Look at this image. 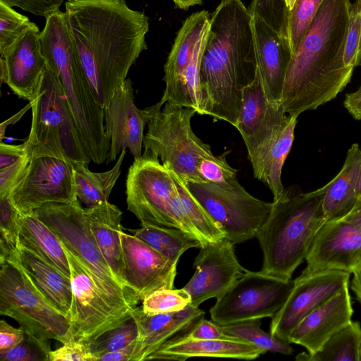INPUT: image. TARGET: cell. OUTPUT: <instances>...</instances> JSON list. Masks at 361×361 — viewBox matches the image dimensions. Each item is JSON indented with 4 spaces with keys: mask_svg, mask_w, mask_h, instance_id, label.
Segmentation results:
<instances>
[{
    "mask_svg": "<svg viewBox=\"0 0 361 361\" xmlns=\"http://www.w3.org/2000/svg\"><path fill=\"white\" fill-rule=\"evenodd\" d=\"M64 12L90 85L104 108L147 49L149 18L125 0H68Z\"/></svg>",
    "mask_w": 361,
    "mask_h": 361,
    "instance_id": "6da1fadb",
    "label": "cell"
},
{
    "mask_svg": "<svg viewBox=\"0 0 361 361\" xmlns=\"http://www.w3.org/2000/svg\"><path fill=\"white\" fill-rule=\"evenodd\" d=\"M258 72L252 16L242 0H222L212 13L199 82L201 115L236 127L243 91Z\"/></svg>",
    "mask_w": 361,
    "mask_h": 361,
    "instance_id": "7a4b0ae2",
    "label": "cell"
},
{
    "mask_svg": "<svg viewBox=\"0 0 361 361\" xmlns=\"http://www.w3.org/2000/svg\"><path fill=\"white\" fill-rule=\"evenodd\" d=\"M350 0H324L287 69L281 104L298 117L334 99L350 82L344 47Z\"/></svg>",
    "mask_w": 361,
    "mask_h": 361,
    "instance_id": "3957f363",
    "label": "cell"
},
{
    "mask_svg": "<svg viewBox=\"0 0 361 361\" xmlns=\"http://www.w3.org/2000/svg\"><path fill=\"white\" fill-rule=\"evenodd\" d=\"M40 42L47 66L57 76L91 161L104 162L111 139L106 134L104 108L97 102L83 69L65 12L46 18Z\"/></svg>",
    "mask_w": 361,
    "mask_h": 361,
    "instance_id": "277c9868",
    "label": "cell"
},
{
    "mask_svg": "<svg viewBox=\"0 0 361 361\" xmlns=\"http://www.w3.org/2000/svg\"><path fill=\"white\" fill-rule=\"evenodd\" d=\"M323 197L321 188L302 192L291 187L271 202L268 217L256 235L263 252L262 272L291 279L326 221Z\"/></svg>",
    "mask_w": 361,
    "mask_h": 361,
    "instance_id": "5b68a950",
    "label": "cell"
},
{
    "mask_svg": "<svg viewBox=\"0 0 361 361\" xmlns=\"http://www.w3.org/2000/svg\"><path fill=\"white\" fill-rule=\"evenodd\" d=\"M32 214L44 221L80 261L109 302L121 312L131 313L138 300L115 278L93 237L79 200L47 203Z\"/></svg>",
    "mask_w": 361,
    "mask_h": 361,
    "instance_id": "8992f818",
    "label": "cell"
},
{
    "mask_svg": "<svg viewBox=\"0 0 361 361\" xmlns=\"http://www.w3.org/2000/svg\"><path fill=\"white\" fill-rule=\"evenodd\" d=\"M160 101L149 106L150 117L144 135L145 151L160 157L162 164L185 183H205L198 172L200 161L214 157L209 145L192 131L190 107Z\"/></svg>",
    "mask_w": 361,
    "mask_h": 361,
    "instance_id": "52a82bcc",
    "label": "cell"
},
{
    "mask_svg": "<svg viewBox=\"0 0 361 361\" xmlns=\"http://www.w3.org/2000/svg\"><path fill=\"white\" fill-rule=\"evenodd\" d=\"M126 187L128 209L141 225L180 229L201 243L184 212L175 180L159 157L145 151L140 157L134 159Z\"/></svg>",
    "mask_w": 361,
    "mask_h": 361,
    "instance_id": "ba28073f",
    "label": "cell"
},
{
    "mask_svg": "<svg viewBox=\"0 0 361 361\" xmlns=\"http://www.w3.org/2000/svg\"><path fill=\"white\" fill-rule=\"evenodd\" d=\"M32 104L27 142L34 154L90 163L66 95L56 74L47 66L39 94Z\"/></svg>",
    "mask_w": 361,
    "mask_h": 361,
    "instance_id": "9c48e42d",
    "label": "cell"
},
{
    "mask_svg": "<svg viewBox=\"0 0 361 361\" xmlns=\"http://www.w3.org/2000/svg\"><path fill=\"white\" fill-rule=\"evenodd\" d=\"M0 267V314L39 339L62 343L71 340L70 318L42 297L17 264L6 260Z\"/></svg>",
    "mask_w": 361,
    "mask_h": 361,
    "instance_id": "30bf717a",
    "label": "cell"
},
{
    "mask_svg": "<svg viewBox=\"0 0 361 361\" xmlns=\"http://www.w3.org/2000/svg\"><path fill=\"white\" fill-rule=\"evenodd\" d=\"M185 183L233 244L256 237L271 209L272 203L253 197L237 179L227 186L209 182Z\"/></svg>",
    "mask_w": 361,
    "mask_h": 361,
    "instance_id": "8fae6325",
    "label": "cell"
},
{
    "mask_svg": "<svg viewBox=\"0 0 361 361\" xmlns=\"http://www.w3.org/2000/svg\"><path fill=\"white\" fill-rule=\"evenodd\" d=\"M294 281L247 270L210 309L220 326L272 317L288 299Z\"/></svg>",
    "mask_w": 361,
    "mask_h": 361,
    "instance_id": "7c38bea8",
    "label": "cell"
},
{
    "mask_svg": "<svg viewBox=\"0 0 361 361\" xmlns=\"http://www.w3.org/2000/svg\"><path fill=\"white\" fill-rule=\"evenodd\" d=\"M71 269V340L87 343L132 318L114 307L97 287L87 269L66 247Z\"/></svg>",
    "mask_w": 361,
    "mask_h": 361,
    "instance_id": "4fadbf2b",
    "label": "cell"
},
{
    "mask_svg": "<svg viewBox=\"0 0 361 361\" xmlns=\"http://www.w3.org/2000/svg\"><path fill=\"white\" fill-rule=\"evenodd\" d=\"M22 214L47 203H68L78 199L73 163L62 158L34 154L23 178L10 192Z\"/></svg>",
    "mask_w": 361,
    "mask_h": 361,
    "instance_id": "5bb4252c",
    "label": "cell"
},
{
    "mask_svg": "<svg viewBox=\"0 0 361 361\" xmlns=\"http://www.w3.org/2000/svg\"><path fill=\"white\" fill-rule=\"evenodd\" d=\"M350 274L336 270L311 273L302 271L293 280L286 302L271 317L270 334L287 341L290 333L304 317L349 283Z\"/></svg>",
    "mask_w": 361,
    "mask_h": 361,
    "instance_id": "9a60e30c",
    "label": "cell"
},
{
    "mask_svg": "<svg viewBox=\"0 0 361 361\" xmlns=\"http://www.w3.org/2000/svg\"><path fill=\"white\" fill-rule=\"evenodd\" d=\"M233 245L224 238L200 247L194 262L195 271L183 287L190 295L191 305L199 307L210 298L221 297L247 271L238 261Z\"/></svg>",
    "mask_w": 361,
    "mask_h": 361,
    "instance_id": "2e32d148",
    "label": "cell"
},
{
    "mask_svg": "<svg viewBox=\"0 0 361 361\" xmlns=\"http://www.w3.org/2000/svg\"><path fill=\"white\" fill-rule=\"evenodd\" d=\"M305 260V272L353 274L361 263V228L344 219L326 221L315 235Z\"/></svg>",
    "mask_w": 361,
    "mask_h": 361,
    "instance_id": "e0dca14e",
    "label": "cell"
},
{
    "mask_svg": "<svg viewBox=\"0 0 361 361\" xmlns=\"http://www.w3.org/2000/svg\"><path fill=\"white\" fill-rule=\"evenodd\" d=\"M40 36L32 23L0 56L1 83L29 102L37 97L47 69Z\"/></svg>",
    "mask_w": 361,
    "mask_h": 361,
    "instance_id": "ac0fdd59",
    "label": "cell"
},
{
    "mask_svg": "<svg viewBox=\"0 0 361 361\" xmlns=\"http://www.w3.org/2000/svg\"><path fill=\"white\" fill-rule=\"evenodd\" d=\"M134 99L132 82L126 79L104 108V130L111 139L107 163L114 161L126 149L134 159L142 156L143 132L150 117V110L149 107L139 109Z\"/></svg>",
    "mask_w": 361,
    "mask_h": 361,
    "instance_id": "d6986e66",
    "label": "cell"
},
{
    "mask_svg": "<svg viewBox=\"0 0 361 361\" xmlns=\"http://www.w3.org/2000/svg\"><path fill=\"white\" fill-rule=\"evenodd\" d=\"M120 235L126 284L138 302L157 290L173 288L177 264L134 235Z\"/></svg>",
    "mask_w": 361,
    "mask_h": 361,
    "instance_id": "ffe728a7",
    "label": "cell"
},
{
    "mask_svg": "<svg viewBox=\"0 0 361 361\" xmlns=\"http://www.w3.org/2000/svg\"><path fill=\"white\" fill-rule=\"evenodd\" d=\"M290 118L280 103H271L267 98L258 70L254 81L243 91L235 127L243 139L248 155L271 140Z\"/></svg>",
    "mask_w": 361,
    "mask_h": 361,
    "instance_id": "44dd1931",
    "label": "cell"
},
{
    "mask_svg": "<svg viewBox=\"0 0 361 361\" xmlns=\"http://www.w3.org/2000/svg\"><path fill=\"white\" fill-rule=\"evenodd\" d=\"M204 315L202 310L190 304L180 311L157 314H147L142 306H136L132 317L138 333L131 360H147L166 342L187 334Z\"/></svg>",
    "mask_w": 361,
    "mask_h": 361,
    "instance_id": "7402d4cb",
    "label": "cell"
},
{
    "mask_svg": "<svg viewBox=\"0 0 361 361\" xmlns=\"http://www.w3.org/2000/svg\"><path fill=\"white\" fill-rule=\"evenodd\" d=\"M353 313L348 283L304 317L290 333L287 341L314 353L334 334L351 322Z\"/></svg>",
    "mask_w": 361,
    "mask_h": 361,
    "instance_id": "603a6c76",
    "label": "cell"
},
{
    "mask_svg": "<svg viewBox=\"0 0 361 361\" xmlns=\"http://www.w3.org/2000/svg\"><path fill=\"white\" fill-rule=\"evenodd\" d=\"M209 15L202 10L192 13L183 22L164 65L166 87L160 100L185 107L183 78L195 47L209 25Z\"/></svg>",
    "mask_w": 361,
    "mask_h": 361,
    "instance_id": "cb8c5ba5",
    "label": "cell"
},
{
    "mask_svg": "<svg viewBox=\"0 0 361 361\" xmlns=\"http://www.w3.org/2000/svg\"><path fill=\"white\" fill-rule=\"evenodd\" d=\"M252 16L257 61L265 95L280 103L292 52L288 41L257 16Z\"/></svg>",
    "mask_w": 361,
    "mask_h": 361,
    "instance_id": "d4e9b609",
    "label": "cell"
},
{
    "mask_svg": "<svg viewBox=\"0 0 361 361\" xmlns=\"http://www.w3.org/2000/svg\"><path fill=\"white\" fill-rule=\"evenodd\" d=\"M265 350L253 344L231 336L221 339H196L187 334L177 336L163 344L150 355L149 360L185 361L197 357H226L254 360L264 354Z\"/></svg>",
    "mask_w": 361,
    "mask_h": 361,
    "instance_id": "484cf974",
    "label": "cell"
},
{
    "mask_svg": "<svg viewBox=\"0 0 361 361\" xmlns=\"http://www.w3.org/2000/svg\"><path fill=\"white\" fill-rule=\"evenodd\" d=\"M6 260L17 264L42 297L54 308L69 317L72 303L71 278L19 245Z\"/></svg>",
    "mask_w": 361,
    "mask_h": 361,
    "instance_id": "4316f807",
    "label": "cell"
},
{
    "mask_svg": "<svg viewBox=\"0 0 361 361\" xmlns=\"http://www.w3.org/2000/svg\"><path fill=\"white\" fill-rule=\"evenodd\" d=\"M84 214L98 247L115 278L121 285L135 294L127 287L124 279L120 235L122 212L108 201L93 207L84 208Z\"/></svg>",
    "mask_w": 361,
    "mask_h": 361,
    "instance_id": "83f0119b",
    "label": "cell"
},
{
    "mask_svg": "<svg viewBox=\"0 0 361 361\" xmlns=\"http://www.w3.org/2000/svg\"><path fill=\"white\" fill-rule=\"evenodd\" d=\"M298 117L289 121L265 145L247 157L252 164L255 177L271 190L274 200L284 190L281 171L294 140Z\"/></svg>",
    "mask_w": 361,
    "mask_h": 361,
    "instance_id": "f1b7e54d",
    "label": "cell"
},
{
    "mask_svg": "<svg viewBox=\"0 0 361 361\" xmlns=\"http://www.w3.org/2000/svg\"><path fill=\"white\" fill-rule=\"evenodd\" d=\"M360 166L361 148L354 143L347 152L341 171L320 188L324 192L322 207L326 221L342 219L355 207Z\"/></svg>",
    "mask_w": 361,
    "mask_h": 361,
    "instance_id": "f546056e",
    "label": "cell"
},
{
    "mask_svg": "<svg viewBox=\"0 0 361 361\" xmlns=\"http://www.w3.org/2000/svg\"><path fill=\"white\" fill-rule=\"evenodd\" d=\"M18 245L35 252L71 278V269L63 244L54 232L34 214H20Z\"/></svg>",
    "mask_w": 361,
    "mask_h": 361,
    "instance_id": "4dcf8cb0",
    "label": "cell"
},
{
    "mask_svg": "<svg viewBox=\"0 0 361 361\" xmlns=\"http://www.w3.org/2000/svg\"><path fill=\"white\" fill-rule=\"evenodd\" d=\"M126 150H123L112 169L104 172H93L85 162H73L75 192L78 199L87 207L108 202L120 174Z\"/></svg>",
    "mask_w": 361,
    "mask_h": 361,
    "instance_id": "1f68e13d",
    "label": "cell"
},
{
    "mask_svg": "<svg viewBox=\"0 0 361 361\" xmlns=\"http://www.w3.org/2000/svg\"><path fill=\"white\" fill-rule=\"evenodd\" d=\"M130 231L176 264L187 250L192 247L200 248L202 246L199 240L175 228L142 225L141 228L131 229Z\"/></svg>",
    "mask_w": 361,
    "mask_h": 361,
    "instance_id": "d6a6232c",
    "label": "cell"
},
{
    "mask_svg": "<svg viewBox=\"0 0 361 361\" xmlns=\"http://www.w3.org/2000/svg\"><path fill=\"white\" fill-rule=\"evenodd\" d=\"M361 326L358 322H350L334 334L314 353H302L300 361H360Z\"/></svg>",
    "mask_w": 361,
    "mask_h": 361,
    "instance_id": "836d02e7",
    "label": "cell"
},
{
    "mask_svg": "<svg viewBox=\"0 0 361 361\" xmlns=\"http://www.w3.org/2000/svg\"><path fill=\"white\" fill-rule=\"evenodd\" d=\"M170 172L176 183L184 212L197 233L202 245L226 238L224 231L192 195L186 183Z\"/></svg>",
    "mask_w": 361,
    "mask_h": 361,
    "instance_id": "e575fe53",
    "label": "cell"
},
{
    "mask_svg": "<svg viewBox=\"0 0 361 361\" xmlns=\"http://www.w3.org/2000/svg\"><path fill=\"white\" fill-rule=\"evenodd\" d=\"M261 319H255L221 326V328L228 336L246 341L266 352L286 355L293 353L290 343L265 332L261 329Z\"/></svg>",
    "mask_w": 361,
    "mask_h": 361,
    "instance_id": "d590c367",
    "label": "cell"
},
{
    "mask_svg": "<svg viewBox=\"0 0 361 361\" xmlns=\"http://www.w3.org/2000/svg\"><path fill=\"white\" fill-rule=\"evenodd\" d=\"M137 324L132 317L86 345L93 361H97L102 355L119 350L130 344L137 338Z\"/></svg>",
    "mask_w": 361,
    "mask_h": 361,
    "instance_id": "8d00e7d4",
    "label": "cell"
},
{
    "mask_svg": "<svg viewBox=\"0 0 361 361\" xmlns=\"http://www.w3.org/2000/svg\"><path fill=\"white\" fill-rule=\"evenodd\" d=\"M20 213L9 193L0 195V262L16 250Z\"/></svg>",
    "mask_w": 361,
    "mask_h": 361,
    "instance_id": "74e56055",
    "label": "cell"
},
{
    "mask_svg": "<svg viewBox=\"0 0 361 361\" xmlns=\"http://www.w3.org/2000/svg\"><path fill=\"white\" fill-rule=\"evenodd\" d=\"M324 0H295L290 11L288 25V42L292 54L307 33Z\"/></svg>",
    "mask_w": 361,
    "mask_h": 361,
    "instance_id": "f35d334b",
    "label": "cell"
},
{
    "mask_svg": "<svg viewBox=\"0 0 361 361\" xmlns=\"http://www.w3.org/2000/svg\"><path fill=\"white\" fill-rule=\"evenodd\" d=\"M191 302L190 294L183 288L157 290L142 300V308L149 314L178 312Z\"/></svg>",
    "mask_w": 361,
    "mask_h": 361,
    "instance_id": "ab89813d",
    "label": "cell"
},
{
    "mask_svg": "<svg viewBox=\"0 0 361 361\" xmlns=\"http://www.w3.org/2000/svg\"><path fill=\"white\" fill-rule=\"evenodd\" d=\"M248 8L252 16L260 18L283 39L288 42L290 11L285 0H252Z\"/></svg>",
    "mask_w": 361,
    "mask_h": 361,
    "instance_id": "60d3db41",
    "label": "cell"
},
{
    "mask_svg": "<svg viewBox=\"0 0 361 361\" xmlns=\"http://www.w3.org/2000/svg\"><path fill=\"white\" fill-rule=\"evenodd\" d=\"M29 18L0 2V55L32 25Z\"/></svg>",
    "mask_w": 361,
    "mask_h": 361,
    "instance_id": "b9f144b4",
    "label": "cell"
},
{
    "mask_svg": "<svg viewBox=\"0 0 361 361\" xmlns=\"http://www.w3.org/2000/svg\"><path fill=\"white\" fill-rule=\"evenodd\" d=\"M343 60L348 67L361 66V0H355L350 6Z\"/></svg>",
    "mask_w": 361,
    "mask_h": 361,
    "instance_id": "7bdbcfd3",
    "label": "cell"
},
{
    "mask_svg": "<svg viewBox=\"0 0 361 361\" xmlns=\"http://www.w3.org/2000/svg\"><path fill=\"white\" fill-rule=\"evenodd\" d=\"M49 341L25 332L23 340L10 350L0 354L1 361H49Z\"/></svg>",
    "mask_w": 361,
    "mask_h": 361,
    "instance_id": "ee69618b",
    "label": "cell"
},
{
    "mask_svg": "<svg viewBox=\"0 0 361 361\" xmlns=\"http://www.w3.org/2000/svg\"><path fill=\"white\" fill-rule=\"evenodd\" d=\"M198 172L205 183L227 186L236 179L238 170L227 163L224 154L202 159L198 165Z\"/></svg>",
    "mask_w": 361,
    "mask_h": 361,
    "instance_id": "f6af8a7d",
    "label": "cell"
},
{
    "mask_svg": "<svg viewBox=\"0 0 361 361\" xmlns=\"http://www.w3.org/2000/svg\"><path fill=\"white\" fill-rule=\"evenodd\" d=\"M32 157V147L27 142V148L24 155L11 165L0 169V195L10 194L21 181L27 172Z\"/></svg>",
    "mask_w": 361,
    "mask_h": 361,
    "instance_id": "bcb514c9",
    "label": "cell"
},
{
    "mask_svg": "<svg viewBox=\"0 0 361 361\" xmlns=\"http://www.w3.org/2000/svg\"><path fill=\"white\" fill-rule=\"evenodd\" d=\"M49 361H93L85 343L69 340L49 354Z\"/></svg>",
    "mask_w": 361,
    "mask_h": 361,
    "instance_id": "7dc6e473",
    "label": "cell"
},
{
    "mask_svg": "<svg viewBox=\"0 0 361 361\" xmlns=\"http://www.w3.org/2000/svg\"><path fill=\"white\" fill-rule=\"evenodd\" d=\"M8 6L18 7L23 11L45 18L59 11L63 0H0Z\"/></svg>",
    "mask_w": 361,
    "mask_h": 361,
    "instance_id": "c3c4849f",
    "label": "cell"
},
{
    "mask_svg": "<svg viewBox=\"0 0 361 361\" xmlns=\"http://www.w3.org/2000/svg\"><path fill=\"white\" fill-rule=\"evenodd\" d=\"M187 335L196 339H221L231 337L224 333L221 326L204 317L192 326Z\"/></svg>",
    "mask_w": 361,
    "mask_h": 361,
    "instance_id": "681fc988",
    "label": "cell"
},
{
    "mask_svg": "<svg viewBox=\"0 0 361 361\" xmlns=\"http://www.w3.org/2000/svg\"><path fill=\"white\" fill-rule=\"evenodd\" d=\"M22 328H15L1 319L0 322V354L4 353L18 345L24 338Z\"/></svg>",
    "mask_w": 361,
    "mask_h": 361,
    "instance_id": "f907efd6",
    "label": "cell"
},
{
    "mask_svg": "<svg viewBox=\"0 0 361 361\" xmlns=\"http://www.w3.org/2000/svg\"><path fill=\"white\" fill-rule=\"evenodd\" d=\"M27 148V140L20 145L0 143V169H4L20 159Z\"/></svg>",
    "mask_w": 361,
    "mask_h": 361,
    "instance_id": "816d5d0a",
    "label": "cell"
},
{
    "mask_svg": "<svg viewBox=\"0 0 361 361\" xmlns=\"http://www.w3.org/2000/svg\"><path fill=\"white\" fill-rule=\"evenodd\" d=\"M137 339V338H136ZM136 339L119 350L106 353L98 358L97 361H130L133 354Z\"/></svg>",
    "mask_w": 361,
    "mask_h": 361,
    "instance_id": "f5cc1de1",
    "label": "cell"
},
{
    "mask_svg": "<svg viewBox=\"0 0 361 361\" xmlns=\"http://www.w3.org/2000/svg\"><path fill=\"white\" fill-rule=\"evenodd\" d=\"M343 105L355 119L361 120V87L345 95Z\"/></svg>",
    "mask_w": 361,
    "mask_h": 361,
    "instance_id": "db71d44e",
    "label": "cell"
},
{
    "mask_svg": "<svg viewBox=\"0 0 361 361\" xmlns=\"http://www.w3.org/2000/svg\"><path fill=\"white\" fill-rule=\"evenodd\" d=\"M32 108L31 102H29L25 107L21 109L19 111L11 117L8 119L4 121L0 125V140L1 141L4 138L5 132L6 128L11 125L15 124L18 121H19L21 118L24 116V114Z\"/></svg>",
    "mask_w": 361,
    "mask_h": 361,
    "instance_id": "11a10c76",
    "label": "cell"
},
{
    "mask_svg": "<svg viewBox=\"0 0 361 361\" xmlns=\"http://www.w3.org/2000/svg\"><path fill=\"white\" fill-rule=\"evenodd\" d=\"M353 277L350 282V288L355 293L357 300L361 303V263L353 272Z\"/></svg>",
    "mask_w": 361,
    "mask_h": 361,
    "instance_id": "9f6ffc18",
    "label": "cell"
},
{
    "mask_svg": "<svg viewBox=\"0 0 361 361\" xmlns=\"http://www.w3.org/2000/svg\"><path fill=\"white\" fill-rule=\"evenodd\" d=\"M342 219L352 223L361 228V199H357L353 209Z\"/></svg>",
    "mask_w": 361,
    "mask_h": 361,
    "instance_id": "6f0895ef",
    "label": "cell"
},
{
    "mask_svg": "<svg viewBox=\"0 0 361 361\" xmlns=\"http://www.w3.org/2000/svg\"><path fill=\"white\" fill-rule=\"evenodd\" d=\"M176 8L187 10L195 5H201L202 0H172Z\"/></svg>",
    "mask_w": 361,
    "mask_h": 361,
    "instance_id": "680465c9",
    "label": "cell"
},
{
    "mask_svg": "<svg viewBox=\"0 0 361 361\" xmlns=\"http://www.w3.org/2000/svg\"><path fill=\"white\" fill-rule=\"evenodd\" d=\"M356 193H357V199H361V166H360L358 181H357V184L356 186Z\"/></svg>",
    "mask_w": 361,
    "mask_h": 361,
    "instance_id": "91938a15",
    "label": "cell"
},
{
    "mask_svg": "<svg viewBox=\"0 0 361 361\" xmlns=\"http://www.w3.org/2000/svg\"><path fill=\"white\" fill-rule=\"evenodd\" d=\"M295 1V0H285L286 4L290 11L293 8Z\"/></svg>",
    "mask_w": 361,
    "mask_h": 361,
    "instance_id": "94428289",
    "label": "cell"
},
{
    "mask_svg": "<svg viewBox=\"0 0 361 361\" xmlns=\"http://www.w3.org/2000/svg\"><path fill=\"white\" fill-rule=\"evenodd\" d=\"M359 357H360V361H361V342H360V350H359Z\"/></svg>",
    "mask_w": 361,
    "mask_h": 361,
    "instance_id": "6125c7cd",
    "label": "cell"
}]
</instances>
